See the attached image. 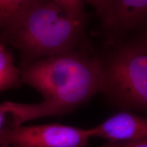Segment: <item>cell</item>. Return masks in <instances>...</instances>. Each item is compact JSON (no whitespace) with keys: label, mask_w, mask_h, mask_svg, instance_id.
<instances>
[{"label":"cell","mask_w":147,"mask_h":147,"mask_svg":"<svg viewBox=\"0 0 147 147\" xmlns=\"http://www.w3.org/2000/svg\"><path fill=\"white\" fill-rule=\"evenodd\" d=\"M20 71L21 82L39 92L44 100L38 104L16 103L18 125L71 113L100 93L102 60L78 50L35 61Z\"/></svg>","instance_id":"6da1fadb"},{"label":"cell","mask_w":147,"mask_h":147,"mask_svg":"<svg viewBox=\"0 0 147 147\" xmlns=\"http://www.w3.org/2000/svg\"><path fill=\"white\" fill-rule=\"evenodd\" d=\"M87 22L67 15L53 0H32L5 30L21 55V67L40 59L77 50Z\"/></svg>","instance_id":"7a4b0ae2"},{"label":"cell","mask_w":147,"mask_h":147,"mask_svg":"<svg viewBox=\"0 0 147 147\" xmlns=\"http://www.w3.org/2000/svg\"><path fill=\"white\" fill-rule=\"evenodd\" d=\"M101 60L100 93L121 110L147 113V50L125 42Z\"/></svg>","instance_id":"3957f363"},{"label":"cell","mask_w":147,"mask_h":147,"mask_svg":"<svg viewBox=\"0 0 147 147\" xmlns=\"http://www.w3.org/2000/svg\"><path fill=\"white\" fill-rule=\"evenodd\" d=\"M88 129L59 123L18 126L0 131L1 146L14 147H87Z\"/></svg>","instance_id":"277c9868"},{"label":"cell","mask_w":147,"mask_h":147,"mask_svg":"<svg viewBox=\"0 0 147 147\" xmlns=\"http://www.w3.org/2000/svg\"><path fill=\"white\" fill-rule=\"evenodd\" d=\"M90 137L107 142H130L147 138V117L121 110L102 123L88 129Z\"/></svg>","instance_id":"5b68a950"},{"label":"cell","mask_w":147,"mask_h":147,"mask_svg":"<svg viewBox=\"0 0 147 147\" xmlns=\"http://www.w3.org/2000/svg\"><path fill=\"white\" fill-rule=\"evenodd\" d=\"M113 36L147 24V0H113Z\"/></svg>","instance_id":"8992f818"},{"label":"cell","mask_w":147,"mask_h":147,"mask_svg":"<svg viewBox=\"0 0 147 147\" xmlns=\"http://www.w3.org/2000/svg\"><path fill=\"white\" fill-rule=\"evenodd\" d=\"M21 71L14 64V59L0 42V91L21 86Z\"/></svg>","instance_id":"52a82bcc"},{"label":"cell","mask_w":147,"mask_h":147,"mask_svg":"<svg viewBox=\"0 0 147 147\" xmlns=\"http://www.w3.org/2000/svg\"><path fill=\"white\" fill-rule=\"evenodd\" d=\"M32 0H0V28L5 29Z\"/></svg>","instance_id":"ba28073f"},{"label":"cell","mask_w":147,"mask_h":147,"mask_svg":"<svg viewBox=\"0 0 147 147\" xmlns=\"http://www.w3.org/2000/svg\"><path fill=\"white\" fill-rule=\"evenodd\" d=\"M84 2L93 6L100 18L103 28L112 34L114 27L113 0H84Z\"/></svg>","instance_id":"9c48e42d"},{"label":"cell","mask_w":147,"mask_h":147,"mask_svg":"<svg viewBox=\"0 0 147 147\" xmlns=\"http://www.w3.org/2000/svg\"><path fill=\"white\" fill-rule=\"evenodd\" d=\"M73 19L87 22L84 0H53Z\"/></svg>","instance_id":"30bf717a"},{"label":"cell","mask_w":147,"mask_h":147,"mask_svg":"<svg viewBox=\"0 0 147 147\" xmlns=\"http://www.w3.org/2000/svg\"><path fill=\"white\" fill-rule=\"evenodd\" d=\"M10 127H14V117L10 102L6 101L0 104V131Z\"/></svg>","instance_id":"8fae6325"},{"label":"cell","mask_w":147,"mask_h":147,"mask_svg":"<svg viewBox=\"0 0 147 147\" xmlns=\"http://www.w3.org/2000/svg\"><path fill=\"white\" fill-rule=\"evenodd\" d=\"M101 147H147V138L130 142H107Z\"/></svg>","instance_id":"7c38bea8"},{"label":"cell","mask_w":147,"mask_h":147,"mask_svg":"<svg viewBox=\"0 0 147 147\" xmlns=\"http://www.w3.org/2000/svg\"><path fill=\"white\" fill-rule=\"evenodd\" d=\"M136 43L139 44L140 45L144 47L146 50H147V27H145V29L142 32H141L139 36L136 40H134Z\"/></svg>","instance_id":"4fadbf2b"},{"label":"cell","mask_w":147,"mask_h":147,"mask_svg":"<svg viewBox=\"0 0 147 147\" xmlns=\"http://www.w3.org/2000/svg\"><path fill=\"white\" fill-rule=\"evenodd\" d=\"M1 147H9V146H1Z\"/></svg>","instance_id":"5bb4252c"}]
</instances>
